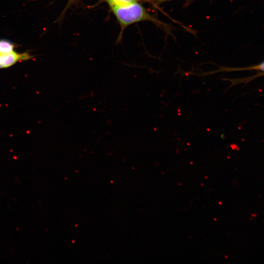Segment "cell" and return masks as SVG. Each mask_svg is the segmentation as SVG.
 <instances>
[{"label": "cell", "mask_w": 264, "mask_h": 264, "mask_svg": "<svg viewBox=\"0 0 264 264\" xmlns=\"http://www.w3.org/2000/svg\"><path fill=\"white\" fill-rule=\"evenodd\" d=\"M111 10L120 26V34L127 26L134 23L145 21L158 22L139 2L113 7Z\"/></svg>", "instance_id": "obj_1"}, {"label": "cell", "mask_w": 264, "mask_h": 264, "mask_svg": "<svg viewBox=\"0 0 264 264\" xmlns=\"http://www.w3.org/2000/svg\"><path fill=\"white\" fill-rule=\"evenodd\" d=\"M33 56L27 52H19L15 50L7 53H0V69L7 68L18 62L32 59Z\"/></svg>", "instance_id": "obj_2"}, {"label": "cell", "mask_w": 264, "mask_h": 264, "mask_svg": "<svg viewBox=\"0 0 264 264\" xmlns=\"http://www.w3.org/2000/svg\"><path fill=\"white\" fill-rule=\"evenodd\" d=\"M16 45L10 40L0 39V53L10 52L15 50Z\"/></svg>", "instance_id": "obj_3"}, {"label": "cell", "mask_w": 264, "mask_h": 264, "mask_svg": "<svg viewBox=\"0 0 264 264\" xmlns=\"http://www.w3.org/2000/svg\"><path fill=\"white\" fill-rule=\"evenodd\" d=\"M109 6L111 8L118 6H121L127 4L143 1L145 0H105Z\"/></svg>", "instance_id": "obj_4"}, {"label": "cell", "mask_w": 264, "mask_h": 264, "mask_svg": "<svg viewBox=\"0 0 264 264\" xmlns=\"http://www.w3.org/2000/svg\"><path fill=\"white\" fill-rule=\"evenodd\" d=\"M78 0H68L67 3L65 8L63 14L66 11V10L69 8L72 5L76 4L78 2Z\"/></svg>", "instance_id": "obj_5"}, {"label": "cell", "mask_w": 264, "mask_h": 264, "mask_svg": "<svg viewBox=\"0 0 264 264\" xmlns=\"http://www.w3.org/2000/svg\"><path fill=\"white\" fill-rule=\"evenodd\" d=\"M169 0H150L151 2H153L155 4H160L163 2L168 1Z\"/></svg>", "instance_id": "obj_6"}]
</instances>
